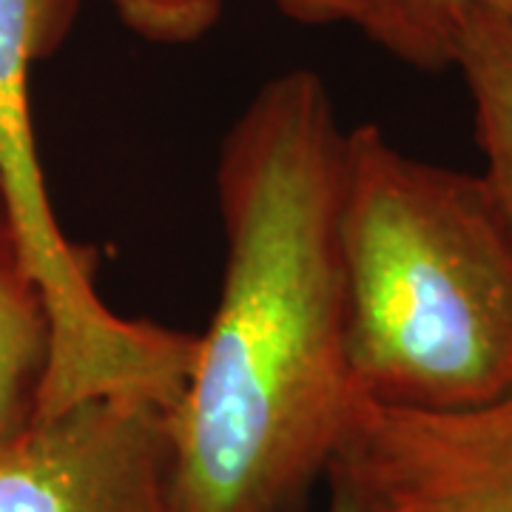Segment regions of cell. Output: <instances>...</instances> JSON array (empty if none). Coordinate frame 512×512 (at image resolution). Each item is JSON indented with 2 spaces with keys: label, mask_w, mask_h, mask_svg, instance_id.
<instances>
[{
  "label": "cell",
  "mask_w": 512,
  "mask_h": 512,
  "mask_svg": "<svg viewBox=\"0 0 512 512\" xmlns=\"http://www.w3.org/2000/svg\"><path fill=\"white\" fill-rule=\"evenodd\" d=\"M345 143L311 69L265 80L222 140L220 302L171 410L180 512H302L328 478L356 396Z\"/></svg>",
  "instance_id": "6da1fadb"
},
{
  "label": "cell",
  "mask_w": 512,
  "mask_h": 512,
  "mask_svg": "<svg viewBox=\"0 0 512 512\" xmlns=\"http://www.w3.org/2000/svg\"><path fill=\"white\" fill-rule=\"evenodd\" d=\"M339 228L356 396L421 413L512 396V234L481 174L350 128Z\"/></svg>",
  "instance_id": "7a4b0ae2"
},
{
  "label": "cell",
  "mask_w": 512,
  "mask_h": 512,
  "mask_svg": "<svg viewBox=\"0 0 512 512\" xmlns=\"http://www.w3.org/2000/svg\"><path fill=\"white\" fill-rule=\"evenodd\" d=\"M77 0H0V208L49 305L55 353L40 419L103 396L174 410L200 333L126 319L94 285V254L63 234L37 154L29 74L69 35Z\"/></svg>",
  "instance_id": "3957f363"
},
{
  "label": "cell",
  "mask_w": 512,
  "mask_h": 512,
  "mask_svg": "<svg viewBox=\"0 0 512 512\" xmlns=\"http://www.w3.org/2000/svg\"><path fill=\"white\" fill-rule=\"evenodd\" d=\"M328 478L365 512H512V396L456 413L353 396Z\"/></svg>",
  "instance_id": "277c9868"
},
{
  "label": "cell",
  "mask_w": 512,
  "mask_h": 512,
  "mask_svg": "<svg viewBox=\"0 0 512 512\" xmlns=\"http://www.w3.org/2000/svg\"><path fill=\"white\" fill-rule=\"evenodd\" d=\"M0 512H180L171 410L103 396L0 450Z\"/></svg>",
  "instance_id": "5b68a950"
},
{
  "label": "cell",
  "mask_w": 512,
  "mask_h": 512,
  "mask_svg": "<svg viewBox=\"0 0 512 512\" xmlns=\"http://www.w3.org/2000/svg\"><path fill=\"white\" fill-rule=\"evenodd\" d=\"M52 353L49 305L0 208V450L37 421Z\"/></svg>",
  "instance_id": "8992f818"
},
{
  "label": "cell",
  "mask_w": 512,
  "mask_h": 512,
  "mask_svg": "<svg viewBox=\"0 0 512 512\" xmlns=\"http://www.w3.org/2000/svg\"><path fill=\"white\" fill-rule=\"evenodd\" d=\"M453 69L473 103L476 140L484 154V183L512 234V18L473 9L456 40Z\"/></svg>",
  "instance_id": "52a82bcc"
},
{
  "label": "cell",
  "mask_w": 512,
  "mask_h": 512,
  "mask_svg": "<svg viewBox=\"0 0 512 512\" xmlns=\"http://www.w3.org/2000/svg\"><path fill=\"white\" fill-rule=\"evenodd\" d=\"M473 9L512 18V0H350L348 23L419 72L453 69L458 29Z\"/></svg>",
  "instance_id": "ba28073f"
},
{
  "label": "cell",
  "mask_w": 512,
  "mask_h": 512,
  "mask_svg": "<svg viewBox=\"0 0 512 512\" xmlns=\"http://www.w3.org/2000/svg\"><path fill=\"white\" fill-rule=\"evenodd\" d=\"M302 23H348L350 0H276ZM128 32L160 46H185L208 35L222 18L225 0H111Z\"/></svg>",
  "instance_id": "9c48e42d"
},
{
  "label": "cell",
  "mask_w": 512,
  "mask_h": 512,
  "mask_svg": "<svg viewBox=\"0 0 512 512\" xmlns=\"http://www.w3.org/2000/svg\"><path fill=\"white\" fill-rule=\"evenodd\" d=\"M328 487H330L328 512H365L362 510V504L350 495V490L345 487V484H339V481L328 478Z\"/></svg>",
  "instance_id": "30bf717a"
}]
</instances>
